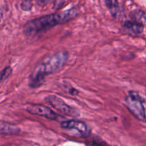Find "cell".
<instances>
[{"instance_id": "obj_1", "label": "cell", "mask_w": 146, "mask_h": 146, "mask_svg": "<svg viewBox=\"0 0 146 146\" xmlns=\"http://www.w3.org/2000/svg\"><path fill=\"white\" fill-rule=\"evenodd\" d=\"M78 14V9L72 8L62 12L39 17L27 21L24 24L23 31L27 36H34L42 33L46 32L55 26L70 21L75 18Z\"/></svg>"}, {"instance_id": "obj_2", "label": "cell", "mask_w": 146, "mask_h": 146, "mask_svg": "<svg viewBox=\"0 0 146 146\" xmlns=\"http://www.w3.org/2000/svg\"><path fill=\"white\" fill-rule=\"evenodd\" d=\"M69 54L66 51H60L46 57L31 72L29 78V86L37 88L43 85L48 75L60 71L67 63Z\"/></svg>"}, {"instance_id": "obj_3", "label": "cell", "mask_w": 146, "mask_h": 146, "mask_svg": "<svg viewBox=\"0 0 146 146\" xmlns=\"http://www.w3.org/2000/svg\"><path fill=\"white\" fill-rule=\"evenodd\" d=\"M124 104L137 119L146 123V98L144 96L137 91H130L125 98Z\"/></svg>"}, {"instance_id": "obj_4", "label": "cell", "mask_w": 146, "mask_h": 146, "mask_svg": "<svg viewBox=\"0 0 146 146\" xmlns=\"http://www.w3.org/2000/svg\"><path fill=\"white\" fill-rule=\"evenodd\" d=\"M45 101L54 109L64 115L71 117H78L80 115V112L77 108L70 106L58 96H56L54 95H50L46 97Z\"/></svg>"}, {"instance_id": "obj_5", "label": "cell", "mask_w": 146, "mask_h": 146, "mask_svg": "<svg viewBox=\"0 0 146 146\" xmlns=\"http://www.w3.org/2000/svg\"><path fill=\"white\" fill-rule=\"evenodd\" d=\"M26 111L33 115H40L50 120H56L57 115L48 107L40 104H29L25 106Z\"/></svg>"}, {"instance_id": "obj_6", "label": "cell", "mask_w": 146, "mask_h": 146, "mask_svg": "<svg viewBox=\"0 0 146 146\" xmlns=\"http://www.w3.org/2000/svg\"><path fill=\"white\" fill-rule=\"evenodd\" d=\"M60 125L64 129L77 131L83 137L89 136L91 133V130L85 123L77 120H68L63 121L61 123Z\"/></svg>"}, {"instance_id": "obj_7", "label": "cell", "mask_w": 146, "mask_h": 146, "mask_svg": "<svg viewBox=\"0 0 146 146\" xmlns=\"http://www.w3.org/2000/svg\"><path fill=\"white\" fill-rule=\"evenodd\" d=\"M123 29L125 33L131 35H137L143 32L144 27L141 22L132 20L125 21L123 24Z\"/></svg>"}, {"instance_id": "obj_8", "label": "cell", "mask_w": 146, "mask_h": 146, "mask_svg": "<svg viewBox=\"0 0 146 146\" xmlns=\"http://www.w3.org/2000/svg\"><path fill=\"white\" fill-rule=\"evenodd\" d=\"M105 4L112 16L119 18L121 16V9L117 0H105Z\"/></svg>"}, {"instance_id": "obj_9", "label": "cell", "mask_w": 146, "mask_h": 146, "mask_svg": "<svg viewBox=\"0 0 146 146\" xmlns=\"http://www.w3.org/2000/svg\"><path fill=\"white\" fill-rule=\"evenodd\" d=\"M20 128L14 125L0 123V135H13L19 133Z\"/></svg>"}, {"instance_id": "obj_10", "label": "cell", "mask_w": 146, "mask_h": 146, "mask_svg": "<svg viewBox=\"0 0 146 146\" xmlns=\"http://www.w3.org/2000/svg\"><path fill=\"white\" fill-rule=\"evenodd\" d=\"M12 73V68L10 66H7L0 71V84L5 81L11 75Z\"/></svg>"}, {"instance_id": "obj_11", "label": "cell", "mask_w": 146, "mask_h": 146, "mask_svg": "<svg viewBox=\"0 0 146 146\" xmlns=\"http://www.w3.org/2000/svg\"><path fill=\"white\" fill-rule=\"evenodd\" d=\"M131 17L134 21L142 23V20L144 18V14L141 11H135L132 13Z\"/></svg>"}, {"instance_id": "obj_12", "label": "cell", "mask_w": 146, "mask_h": 146, "mask_svg": "<svg viewBox=\"0 0 146 146\" xmlns=\"http://www.w3.org/2000/svg\"><path fill=\"white\" fill-rule=\"evenodd\" d=\"M33 0H22L21 3V8L24 11H29L32 7Z\"/></svg>"}, {"instance_id": "obj_13", "label": "cell", "mask_w": 146, "mask_h": 146, "mask_svg": "<svg viewBox=\"0 0 146 146\" xmlns=\"http://www.w3.org/2000/svg\"><path fill=\"white\" fill-rule=\"evenodd\" d=\"M50 0H38L37 3L38 4L41 6H44V5H47L49 2H50Z\"/></svg>"}, {"instance_id": "obj_14", "label": "cell", "mask_w": 146, "mask_h": 146, "mask_svg": "<svg viewBox=\"0 0 146 146\" xmlns=\"http://www.w3.org/2000/svg\"><path fill=\"white\" fill-rule=\"evenodd\" d=\"M2 17H3V14L2 13H1V11H0V21H1V19H2Z\"/></svg>"}]
</instances>
